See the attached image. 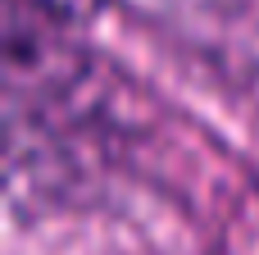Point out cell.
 Instances as JSON below:
<instances>
[{"instance_id":"obj_1","label":"cell","mask_w":259,"mask_h":255,"mask_svg":"<svg viewBox=\"0 0 259 255\" xmlns=\"http://www.w3.org/2000/svg\"><path fill=\"white\" fill-rule=\"evenodd\" d=\"M32 5H41V9H50V14H59V18H68V23L91 18V14L100 9V0H32Z\"/></svg>"}]
</instances>
